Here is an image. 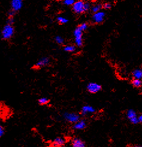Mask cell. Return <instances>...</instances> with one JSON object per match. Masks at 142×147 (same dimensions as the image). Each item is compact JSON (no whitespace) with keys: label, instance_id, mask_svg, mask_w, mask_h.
Returning <instances> with one entry per match:
<instances>
[{"label":"cell","instance_id":"obj_1","mask_svg":"<svg viewBox=\"0 0 142 147\" xmlns=\"http://www.w3.org/2000/svg\"><path fill=\"white\" fill-rule=\"evenodd\" d=\"M14 33L15 28L13 25H10V24H7L3 27L1 32V36L3 39L9 40L13 36Z\"/></svg>","mask_w":142,"mask_h":147},{"label":"cell","instance_id":"obj_2","mask_svg":"<svg viewBox=\"0 0 142 147\" xmlns=\"http://www.w3.org/2000/svg\"><path fill=\"white\" fill-rule=\"evenodd\" d=\"M85 3L83 0H78L75 1L74 4L72 5V10L76 14H82L85 11Z\"/></svg>","mask_w":142,"mask_h":147},{"label":"cell","instance_id":"obj_3","mask_svg":"<svg viewBox=\"0 0 142 147\" xmlns=\"http://www.w3.org/2000/svg\"><path fill=\"white\" fill-rule=\"evenodd\" d=\"M63 117L64 119L69 123L75 124L76 122L79 121L81 118L80 115L76 113L72 112H65L63 115Z\"/></svg>","mask_w":142,"mask_h":147},{"label":"cell","instance_id":"obj_4","mask_svg":"<svg viewBox=\"0 0 142 147\" xmlns=\"http://www.w3.org/2000/svg\"><path fill=\"white\" fill-rule=\"evenodd\" d=\"M73 34L76 45L78 47H81L83 45V32L77 27L74 31Z\"/></svg>","mask_w":142,"mask_h":147},{"label":"cell","instance_id":"obj_5","mask_svg":"<svg viewBox=\"0 0 142 147\" xmlns=\"http://www.w3.org/2000/svg\"><path fill=\"white\" fill-rule=\"evenodd\" d=\"M50 62H51V60L49 57H41L34 65V68L40 69L42 68H44V67H46L50 64Z\"/></svg>","mask_w":142,"mask_h":147},{"label":"cell","instance_id":"obj_6","mask_svg":"<svg viewBox=\"0 0 142 147\" xmlns=\"http://www.w3.org/2000/svg\"><path fill=\"white\" fill-rule=\"evenodd\" d=\"M86 89L91 94H97L101 90V86L97 83L91 82L87 85Z\"/></svg>","mask_w":142,"mask_h":147},{"label":"cell","instance_id":"obj_7","mask_svg":"<svg viewBox=\"0 0 142 147\" xmlns=\"http://www.w3.org/2000/svg\"><path fill=\"white\" fill-rule=\"evenodd\" d=\"M105 16H106V14L104 11L101 10L94 13L92 17V20L95 24H101L104 21Z\"/></svg>","mask_w":142,"mask_h":147},{"label":"cell","instance_id":"obj_8","mask_svg":"<svg viewBox=\"0 0 142 147\" xmlns=\"http://www.w3.org/2000/svg\"><path fill=\"white\" fill-rule=\"evenodd\" d=\"M23 0H11V10L15 11H19L23 7Z\"/></svg>","mask_w":142,"mask_h":147},{"label":"cell","instance_id":"obj_9","mask_svg":"<svg viewBox=\"0 0 142 147\" xmlns=\"http://www.w3.org/2000/svg\"><path fill=\"white\" fill-rule=\"evenodd\" d=\"M65 144V140L62 138L58 137L52 142L51 147H64Z\"/></svg>","mask_w":142,"mask_h":147},{"label":"cell","instance_id":"obj_10","mask_svg":"<svg viewBox=\"0 0 142 147\" xmlns=\"http://www.w3.org/2000/svg\"><path fill=\"white\" fill-rule=\"evenodd\" d=\"M86 127V122L85 120L80 119L73 125V129L76 130H83Z\"/></svg>","mask_w":142,"mask_h":147},{"label":"cell","instance_id":"obj_11","mask_svg":"<svg viewBox=\"0 0 142 147\" xmlns=\"http://www.w3.org/2000/svg\"><path fill=\"white\" fill-rule=\"evenodd\" d=\"M95 112V109L91 106L86 105L82 107L81 109V114L83 116L87 115L88 114L94 113Z\"/></svg>","mask_w":142,"mask_h":147},{"label":"cell","instance_id":"obj_12","mask_svg":"<svg viewBox=\"0 0 142 147\" xmlns=\"http://www.w3.org/2000/svg\"><path fill=\"white\" fill-rule=\"evenodd\" d=\"M71 145L73 147H86L83 140L78 138H75L72 139Z\"/></svg>","mask_w":142,"mask_h":147},{"label":"cell","instance_id":"obj_13","mask_svg":"<svg viewBox=\"0 0 142 147\" xmlns=\"http://www.w3.org/2000/svg\"><path fill=\"white\" fill-rule=\"evenodd\" d=\"M127 116L128 118V119L130 121L132 119L137 117L136 112H135L134 110L133 109H129L127 112Z\"/></svg>","mask_w":142,"mask_h":147},{"label":"cell","instance_id":"obj_14","mask_svg":"<svg viewBox=\"0 0 142 147\" xmlns=\"http://www.w3.org/2000/svg\"><path fill=\"white\" fill-rule=\"evenodd\" d=\"M133 76L134 79H140L142 78V71L140 69H135L133 72Z\"/></svg>","mask_w":142,"mask_h":147},{"label":"cell","instance_id":"obj_15","mask_svg":"<svg viewBox=\"0 0 142 147\" xmlns=\"http://www.w3.org/2000/svg\"><path fill=\"white\" fill-rule=\"evenodd\" d=\"M50 102V100L46 97H42L38 100V103L40 106H46Z\"/></svg>","mask_w":142,"mask_h":147},{"label":"cell","instance_id":"obj_16","mask_svg":"<svg viewBox=\"0 0 142 147\" xmlns=\"http://www.w3.org/2000/svg\"><path fill=\"white\" fill-rule=\"evenodd\" d=\"M76 50V47L73 45H68L64 47V50L67 53H73Z\"/></svg>","mask_w":142,"mask_h":147},{"label":"cell","instance_id":"obj_17","mask_svg":"<svg viewBox=\"0 0 142 147\" xmlns=\"http://www.w3.org/2000/svg\"><path fill=\"white\" fill-rule=\"evenodd\" d=\"M102 8H103L102 5H101L100 4H97L95 5H94L92 7H91V10L94 13H97V12L101 11Z\"/></svg>","mask_w":142,"mask_h":147},{"label":"cell","instance_id":"obj_18","mask_svg":"<svg viewBox=\"0 0 142 147\" xmlns=\"http://www.w3.org/2000/svg\"><path fill=\"white\" fill-rule=\"evenodd\" d=\"M132 84L135 88H140L142 85V82L140 79H134L132 81Z\"/></svg>","mask_w":142,"mask_h":147},{"label":"cell","instance_id":"obj_19","mask_svg":"<svg viewBox=\"0 0 142 147\" xmlns=\"http://www.w3.org/2000/svg\"><path fill=\"white\" fill-rule=\"evenodd\" d=\"M55 40L57 44H58V45H63L64 44V39L60 36H57L55 37Z\"/></svg>","mask_w":142,"mask_h":147},{"label":"cell","instance_id":"obj_20","mask_svg":"<svg viewBox=\"0 0 142 147\" xmlns=\"http://www.w3.org/2000/svg\"><path fill=\"white\" fill-rule=\"evenodd\" d=\"M57 21L60 24H65L69 22V20L64 16H58L57 18Z\"/></svg>","mask_w":142,"mask_h":147},{"label":"cell","instance_id":"obj_21","mask_svg":"<svg viewBox=\"0 0 142 147\" xmlns=\"http://www.w3.org/2000/svg\"><path fill=\"white\" fill-rule=\"evenodd\" d=\"M77 28H79L80 30H81V31H82L83 32L86 31V30L88 29V25L87 23L84 22V23H82L81 24H80V25L77 27Z\"/></svg>","mask_w":142,"mask_h":147},{"label":"cell","instance_id":"obj_22","mask_svg":"<svg viewBox=\"0 0 142 147\" xmlns=\"http://www.w3.org/2000/svg\"><path fill=\"white\" fill-rule=\"evenodd\" d=\"M63 2H64V4L66 5L72 6L74 4V3H75V0H64Z\"/></svg>","mask_w":142,"mask_h":147},{"label":"cell","instance_id":"obj_23","mask_svg":"<svg viewBox=\"0 0 142 147\" xmlns=\"http://www.w3.org/2000/svg\"><path fill=\"white\" fill-rule=\"evenodd\" d=\"M111 7H112V5H111V4L109 3H106L103 5V8H104L106 10L110 9Z\"/></svg>","mask_w":142,"mask_h":147},{"label":"cell","instance_id":"obj_24","mask_svg":"<svg viewBox=\"0 0 142 147\" xmlns=\"http://www.w3.org/2000/svg\"><path fill=\"white\" fill-rule=\"evenodd\" d=\"M91 9V4L89 2H85V12L88 11L89 9Z\"/></svg>","mask_w":142,"mask_h":147},{"label":"cell","instance_id":"obj_25","mask_svg":"<svg viewBox=\"0 0 142 147\" xmlns=\"http://www.w3.org/2000/svg\"><path fill=\"white\" fill-rule=\"evenodd\" d=\"M4 133H5V130L4 127L1 125H0V138H2L4 136Z\"/></svg>","mask_w":142,"mask_h":147},{"label":"cell","instance_id":"obj_26","mask_svg":"<svg viewBox=\"0 0 142 147\" xmlns=\"http://www.w3.org/2000/svg\"><path fill=\"white\" fill-rule=\"evenodd\" d=\"M15 13H16V11H15L13 10H10L9 11V13H8L9 18H12V17L14 18V16H15Z\"/></svg>","mask_w":142,"mask_h":147},{"label":"cell","instance_id":"obj_27","mask_svg":"<svg viewBox=\"0 0 142 147\" xmlns=\"http://www.w3.org/2000/svg\"><path fill=\"white\" fill-rule=\"evenodd\" d=\"M15 22V20H14V18H9V19L7 20V24H10V25H13V23Z\"/></svg>","mask_w":142,"mask_h":147},{"label":"cell","instance_id":"obj_28","mask_svg":"<svg viewBox=\"0 0 142 147\" xmlns=\"http://www.w3.org/2000/svg\"><path fill=\"white\" fill-rule=\"evenodd\" d=\"M138 121H139V122L142 123V115H140L139 116H138Z\"/></svg>","mask_w":142,"mask_h":147},{"label":"cell","instance_id":"obj_29","mask_svg":"<svg viewBox=\"0 0 142 147\" xmlns=\"http://www.w3.org/2000/svg\"><path fill=\"white\" fill-rule=\"evenodd\" d=\"M84 1H85V2H90V1H93L94 0H83Z\"/></svg>","mask_w":142,"mask_h":147},{"label":"cell","instance_id":"obj_30","mask_svg":"<svg viewBox=\"0 0 142 147\" xmlns=\"http://www.w3.org/2000/svg\"><path fill=\"white\" fill-rule=\"evenodd\" d=\"M132 147H142V146H140V145H134Z\"/></svg>","mask_w":142,"mask_h":147},{"label":"cell","instance_id":"obj_31","mask_svg":"<svg viewBox=\"0 0 142 147\" xmlns=\"http://www.w3.org/2000/svg\"><path fill=\"white\" fill-rule=\"evenodd\" d=\"M57 1H64V0H57Z\"/></svg>","mask_w":142,"mask_h":147},{"label":"cell","instance_id":"obj_32","mask_svg":"<svg viewBox=\"0 0 142 147\" xmlns=\"http://www.w3.org/2000/svg\"><path fill=\"white\" fill-rule=\"evenodd\" d=\"M141 71H142V69H141Z\"/></svg>","mask_w":142,"mask_h":147}]
</instances>
